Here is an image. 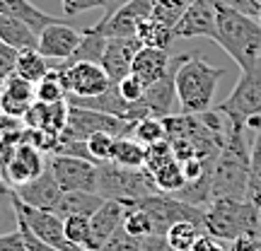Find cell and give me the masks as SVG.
<instances>
[{"label":"cell","mask_w":261,"mask_h":251,"mask_svg":"<svg viewBox=\"0 0 261 251\" xmlns=\"http://www.w3.org/2000/svg\"><path fill=\"white\" fill-rule=\"evenodd\" d=\"M249 167H252V145L247 140V123L230 119L225 143L213 167L211 196L244 201L249 184Z\"/></svg>","instance_id":"obj_1"},{"label":"cell","mask_w":261,"mask_h":251,"mask_svg":"<svg viewBox=\"0 0 261 251\" xmlns=\"http://www.w3.org/2000/svg\"><path fill=\"white\" fill-rule=\"evenodd\" d=\"M218 39L215 44L232 58L237 68L247 73L261 61V22L256 17L230 10L215 0Z\"/></svg>","instance_id":"obj_2"},{"label":"cell","mask_w":261,"mask_h":251,"mask_svg":"<svg viewBox=\"0 0 261 251\" xmlns=\"http://www.w3.org/2000/svg\"><path fill=\"white\" fill-rule=\"evenodd\" d=\"M261 208L240 198H213L203 210V230L220 242L261 232Z\"/></svg>","instance_id":"obj_3"},{"label":"cell","mask_w":261,"mask_h":251,"mask_svg":"<svg viewBox=\"0 0 261 251\" xmlns=\"http://www.w3.org/2000/svg\"><path fill=\"white\" fill-rule=\"evenodd\" d=\"M220 77H225V68H215L198 56H187L177 70V99L181 114L196 116L211 111Z\"/></svg>","instance_id":"obj_4"},{"label":"cell","mask_w":261,"mask_h":251,"mask_svg":"<svg viewBox=\"0 0 261 251\" xmlns=\"http://www.w3.org/2000/svg\"><path fill=\"white\" fill-rule=\"evenodd\" d=\"M97 193L102 198H112V201L130 205L160 191L145 169H126L114 162H104L99 164V191Z\"/></svg>","instance_id":"obj_5"},{"label":"cell","mask_w":261,"mask_h":251,"mask_svg":"<svg viewBox=\"0 0 261 251\" xmlns=\"http://www.w3.org/2000/svg\"><path fill=\"white\" fill-rule=\"evenodd\" d=\"M184 61H187V53L172 58L167 75L162 80H158L155 85L145 87V94L140 97V102L130 104L128 111L130 123H138L140 119H148V116H152V119L172 116V106H174V99H177V70Z\"/></svg>","instance_id":"obj_6"},{"label":"cell","mask_w":261,"mask_h":251,"mask_svg":"<svg viewBox=\"0 0 261 251\" xmlns=\"http://www.w3.org/2000/svg\"><path fill=\"white\" fill-rule=\"evenodd\" d=\"M130 205L148 213V217L152 220V227H155V234H160V237H165L169 232V227L177 222H196L203 227V208L189 205L169 193H152Z\"/></svg>","instance_id":"obj_7"},{"label":"cell","mask_w":261,"mask_h":251,"mask_svg":"<svg viewBox=\"0 0 261 251\" xmlns=\"http://www.w3.org/2000/svg\"><path fill=\"white\" fill-rule=\"evenodd\" d=\"M136 123H128L123 119L109 116L102 111H92V109H83V106H70L68 104V126L61 133L58 143H68V140H87L94 133H112L114 138H126L130 135Z\"/></svg>","instance_id":"obj_8"},{"label":"cell","mask_w":261,"mask_h":251,"mask_svg":"<svg viewBox=\"0 0 261 251\" xmlns=\"http://www.w3.org/2000/svg\"><path fill=\"white\" fill-rule=\"evenodd\" d=\"M12 213H15V220L27 225L29 232L34 234L37 239H41L44 244H48V246H54V249H58V251H73L75 249L73 244L68 242V237H65V225L56 213H51V210H39V208H32V205L22 203L17 198V193H12Z\"/></svg>","instance_id":"obj_9"},{"label":"cell","mask_w":261,"mask_h":251,"mask_svg":"<svg viewBox=\"0 0 261 251\" xmlns=\"http://www.w3.org/2000/svg\"><path fill=\"white\" fill-rule=\"evenodd\" d=\"M218 111L225 114L232 121L247 123L252 116H261V61L252 70L240 75L230 97L225 99Z\"/></svg>","instance_id":"obj_10"},{"label":"cell","mask_w":261,"mask_h":251,"mask_svg":"<svg viewBox=\"0 0 261 251\" xmlns=\"http://www.w3.org/2000/svg\"><path fill=\"white\" fill-rule=\"evenodd\" d=\"M48 169L54 172V177H56L58 186L63 188V193H70V191L97 193L99 191V164H94L90 159L51 155Z\"/></svg>","instance_id":"obj_11"},{"label":"cell","mask_w":261,"mask_h":251,"mask_svg":"<svg viewBox=\"0 0 261 251\" xmlns=\"http://www.w3.org/2000/svg\"><path fill=\"white\" fill-rule=\"evenodd\" d=\"M61 73H63V87L68 97H99L109 92L114 82L104 73L99 63H68L63 61Z\"/></svg>","instance_id":"obj_12"},{"label":"cell","mask_w":261,"mask_h":251,"mask_svg":"<svg viewBox=\"0 0 261 251\" xmlns=\"http://www.w3.org/2000/svg\"><path fill=\"white\" fill-rule=\"evenodd\" d=\"M155 0H130L123 8H119L114 15L102 17L94 24V32L104 34L107 39L114 37H138V29L143 22H148L152 15Z\"/></svg>","instance_id":"obj_13"},{"label":"cell","mask_w":261,"mask_h":251,"mask_svg":"<svg viewBox=\"0 0 261 251\" xmlns=\"http://www.w3.org/2000/svg\"><path fill=\"white\" fill-rule=\"evenodd\" d=\"M46 152H41L39 148H34L32 143H19L17 150H15V155L10 159V164L0 174L3 179L8 181L12 188H19L29 184V181H34L37 177H41L44 172L48 169V162L44 159Z\"/></svg>","instance_id":"obj_14"},{"label":"cell","mask_w":261,"mask_h":251,"mask_svg":"<svg viewBox=\"0 0 261 251\" xmlns=\"http://www.w3.org/2000/svg\"><path fill=\"white\" fill-rule=\"evenodd\" d=\"M80 41H83V32L56 19L39 32L37 51L44 58H56L58 63H63V61H70V56L80 46Z\"/></svg>","instance_id":"obj_15"},{"label":"cell","mask_w":261,"mask_h":251,"mask_svg":"<svg viewBox=\"0 0 261 251\" xmlns=\"http://www.w3.org/2000/svg\"><path fill=\"white\" fill-rule=\"evenodd\" d=\"M218 39L215 0H194L174 27V39Z\"/></svg>","instance_id":"obj_16"},{"label":"cell","mask_w":261,"mask_h":251,"mask_svg":"<svg viewBox=\"0 0 261 251\" xmlns=\"http://www.w3.org/2000/svg\"><path fill=\"white\" fill-rule=\"evenodd\" d=\"M143 48V41L138 37H114L107 39V48L102 56V68L109 75L114 85H119L123 77H128L133 70V61Z\"/></svg>","instance_id":"obj_17"},{"label":"cell","mask_w":261,"mask_h":251,"mask_svg":"<svg viewBox=\"0 0 261 251\" xmlns=\"http://www.w3.org/2000/svg\"><path fill=\"white\" fill-rule=\"evenodd\" d=\"M37 102V85L19 77L17 73L10 75L3 82V94H0V114L10 119H24V114Z\"/></svg>","instance_id":"obj_18"},{"label":"cell","mask_w":261,"mask_h":251,"mask_svg":"<svg viewBox=\"0 0 261 251\" xmlns=\"http://www.w3.org/2000/svg\"><path fill=\"white\" fill-rule=\"evenodd\" d=\"M15 193L22 203L32 205V208H39V210H56V205L61 203V198H63V188L58 186L56 177H54V172L46 169L41 177H37L34 181H29L24 186L15 188Z\"/></svg>","instance_id":"obj_19"},{"label":"cell","mask_w":261,"mask_h":251,"mask_svg":"<svg viewBox=\"0 0 261 251\" xmlns=\"http://www.w3.org/2000/svg\"><path fill=\"white\" fill-rule=\"evenodd\" d=\"M22 123H24L27 128L44 130L48 135L61 138V133H63L65 126H68V102H58V104L34 102L32 109L24 114Z\"/></svg>","instance_id":"obj_20"},{"label":"cell","mask_w":261,"mask_h":251,"mask_svg":"<svg viewBox=\"0 0 261 251\" xmlns=\"http://www.w3.org/2000/svg\"><path fill=\"white\" fill-rule=\"evenodd\" d=\"M172 58L174 56H169V51H165V48L143 46L138 51L136 61H133V70L130 73L136 75L145 87H150V85H155L158 80H162L167 75L169 65H172Z\"/></svg>","instance_id":"obj_21"},{"label":"cell","mask_w":261,"mask_h":251,"mask_svg":"<svg viewBox=\"0 0 261 251\" xmlns=\"http://www.w3.org/2000/svg\"><path fill=\"white\" fill-rule=\"evenodd\" d=\"M126 210H128V205H126V203L107 198V201L99 205V210H97V213L90 217L94 239H97V244H99V251H102V246L107 244V239H109V237H112L116 230H121V227H123Z\"/></svg>","instance_id":"obj_22"},{"label":"cell","mask_w":261,"mask_h":251,"mask_svg":"<svg viewBox=\"0 0 261 251\" xmlns=\"http://www.w3.org/2000/svg\"><path fill=\"white\" fill-rule=\"evenodd\" d=\"M0 15L24 22L37 37L44 27H48L51 22H56V17L46 15L44 10H39L37 5H32L29 0H0Z\"/></svg>","instance_id":"obj_23"},{"label":"cell","mask_w":261,"mask_h":251,"mask_svg":"<svg viewBox=\"0 0 261 251\" xmlns=\"http://www.w3.org/2000/svg\"><path fill=\"white\" fill-rule=\"evenodd\" d=\"M107 198H102L99 193H87V191H70V193H63L61 203L56 205L54 213L65 220V217H73V215H85V217H92L99 205L104 203Z\"/></svg>","instance_id":"obj_24"},{"label":"cell","mask_w":261,"mask_h":251,"mask_svg":"<svg viewBox=\"0 0 261 251\" xmlns=\"http://www.w3.org/2000/svg\"><path fill=\"white\" fill-rule=\"evenodd\" d=\"M145 157H148V148L138 143L136 138H116L112 150V162L119 164V167L126 169H143L145 167Z\"/></svg>","instance_id":"obj_25"},{"label":"cell","mask_w":261,"mask_h":251,"mask_svg":"<svg viewBox=\"0 0 261 251\" xmlns=\"http://www.w3.org/2000/svg\"><path fill=\"white\" fill-rule=\"evenodd\" d=\"M0 39L8 41L10 46L19 48V51H24V48H37V34H34L24 22L5 17V15H0Z\"/></svg>","instance_id":"obj_26"},{"label":"cell","mask_w":261,"mask_h":251,"mask_svg":"<svg viewBox=\"0 0 261 251\" xmlns=\"http://www.w3.org/2000/svg\"><path fill=\"white\" fill-rule=\"evenodd\" d=\"M63 225H65V237H68V242L73 244V246H77V249L99 251V244L94 239L90 217H85V215H73V217H65Z\"/></svg>","instance_id":"obj_27"},{"label":"cell","mask_w":261,"mask_h":251,"mask_svg":"<svg viewBox=\"0 0 261 251\" xmlns=\"http://www.w3.org/2000/svg\"><path fill=\"white\" fill-rule=\"evenodd\" d=\"M104 48H107V37L94 32L92 27L85 29L83 32V41L75 51L68 63H99L102 65V56H104Z\"/></svg>","instance_id":"obj_28"},{"label":"cell","mask_w":261,"mask_h":251,"mask_svg":"<svg viewBox=\"0 0 261 251\" xmlns=\"http://www.w3.org/2000/svg\"><path fill=\"white\" fill-rule=\"evenodd\" d=\"M51 70V65H48V58H44L39 53L37 48H24V51H19V58H17V70L15 73L19 77H24L29 82H41L46 73Z\"/></svg>","instance_id":"obj_29"},{"label":"cell","mask_w":261,"mask_h":251,"mask_svg":"<svg viewBox=\"0 0 261 251\" xmlns=\"http://www.w3.org/2000/svg\"><path fill=\"white\" fill-rule=\"evenodd\" d=\"M152 181L158 186L160 193H169L174 196L179 193L181 188L187 186V177H184V169H181V162L179 159H172L165 167H160L155 174H152Z\"/></svg>","instance_id":"obj_30"},{"label":"cell","mask_w":261,"mask_h":251,"mask_svg":"<svg viewBox=\"0 0 261 251\" xmlns=\"http://www.w3.org/2000/svg\"><path fill=\"white\" fill-rule=\"evenodd\" d=\"M65 99H68V94H65V87H63L61 65H51L46 77L41 82H37V102L58 104V102H65Z\"/></svg>","instance_id":"obj_31"},{"label":"cell","mask_w":261,"mask_h":251,"mask_svg":"<svg viewBox=\"0 0 261 251\" xmlns=\"http://www.w3.org/2000/svg\"><path fill=\"white\" fill-rule=\"evenodd\" d=\"M205 230L196 222H177L169 227V232L165 237H167V244L172 246V251H191L196 239Z\"/></svg>","instance_id":"obj_32"},{"label":"cell","mask_w":261,"mask_h":251,"mask_svg":"<svg viewBox=\"0 0 261 251\" xmlns=\"http://www.w3.org/2000/svg\"><path fill=\"white\" fill-rule=\"evenodd\" d=\"M191 3H194V0H155L150 19H152V22H160V24H165V27H169V29H174Z\"/></svg>","instance_id":"obj_33"},{"label":"cell","mask_w":261,"mask_h":251,"mask_svg":"<svg viewBox=\"0 0 261 251\" xmlns=\"http://www.w3.org/2000/svg\"><path fill=\"white\" fill-rule=\"evenodd\" d=\"M244 201L261 208V128L256 130L252 143V167H249V184H247Z\"/></svg>","instance_id":"obj_34"},{"label":"cell","mask_w":261,"mask_h":251,"mask_svg":"<svg viewBox=\"0 0 261 251\" xmlns=\"http://www.w3.org/2000/svg\"><path fill=\"white\" fill-rule=\"evenodd\" d=\"M138 39L143 41V46H152V48H165L167 51L172 46V41H174V29L165 27V24H160V22H143L138 29Z\"/></svg>","instance_id":"obj_35"},{"label":"cell","mask_w":261,"mask_h":251,"mask_svg":"<svg viewBox=\"0 0 261 251\" xmlns=\"http://www.w3.org/2000/svg\"><path fill=\"white\" fill-rule=\"evenodd\" d=\"M130 138H136L138 143H143L145 148L150 145H155V143H162V140H167V128H165V119H140L133 130H130Z\"/></svg>","instance_id":"obj_36"},{"label":"cell","mask_w":261,"mask_h":251,"mask_svg":"<svg viewBox=\"0 0 261 251\" xmlns=\"http://www.w3.org/2000/svg\"><path fill=\"white\" fill-rule=\"evenodd\" d=\"M123 230L138 239H145L150 234H155V227H152V220L148 217L145 210H140L136 205H128L126 210V217H123Z\"/></svg>","instance_id":"obj_37"},{"label":"cell","mask_w":261,"mask_h":251,"mask_svg":"<svg viewBox=\"0 0 261 251\" xmlns=\"http://www.w3.org/2000/svg\"><path fill=\"white\" fill-rule=\"evenodd\" d=\"M114 138L112 133H94L87 138V150H90V157L94 164H104V162H112V150H114Z\"/></svg>","instance_id":"obj_38"},{"label":"cell","mask_w":261,"mask_h":251,"mask_svg":"<svg viewBox=\"0 0 261 251\" xmlns=\"http://www.w3.org/2000/svg\"><path fill=\"white\" fill-rule=\"evenodd\" d=\"M174 157V150L169 145V140H162V143H155V145H150L148 148V157H145V172H148L150 177L158 172L160 167H165L167 162H172Z\"/></svg>","instance_id":"obj_39"},{"label":"cell","mask_w":261,"mask_h":251,"mask_svg":"<svg viewBox=\"0 0 261 251\" xmlns=\"http://www.w3.org/2000/svg\"><path fill=\"white\" fill-rule=\"evenodd\" d=\"M102 251H143V239L128 234L126 230H116V232L107 239V244L102 246Z\"/></svg>","instance_id":"obj_40"},{"label":"cell","mask_w":261,"mask_h":251,"mask_svg":"<svg viewBox=\"0 0 261 251\" xmlns=\"http://www.w3.org/2000/svg\"><path fill=\"white\" fill-rule=\"evenodd\" d=\"M17 58H19V48L10 46L8 41L0 39V82H5L10 75H15V70H17Z\"/></svg>","instance_id":"obj_41"},{"label":"cell","mask_w":261,"mask_h":251,"mask_svg":"<svg viewBox=\"0 0 261 251\" xmlns=\"http://www.w3.org/2000/svg\"><path fill=\"white\" fill-rule=\"evenodd\" d=\"M61 8L68 17H75V15L87 12V10H107L109 0H61Z\"/></svg>","instance_id":"obj_42"},{"label":"cell","mask_w":261,"mask_h":251,"mask_svg":"<svg viewBox=\"0 0 261 251\" xmlns=\"http://www.w3.org/2000/svg\"><path fill=\"white\" fill-rule=\"evenodd\" d=\"M119 92H121V97L128 104H136V102H140V97L145 94V85H143L136 75L130 73L128 77H123L121 82H119Z\"/></svg>","instance_id":"obj_43"},{"label":"cell","mask_w":261,"mask_h":251,"mask_svg":"<svg viewBox=\"0 0 261 251\" xmlns=\"http://www.w3.org/2000/svg\"><path fill=\"white\" fill-rule=\"evenodd\" d=\"M218 3L230 10H237V12H242V15H249V17L259 19L261 0H218Z\"/></svg>","instance_id":"obj_44"},{"label":"cell","mask_w":261,"mask_h":251,"mask_svg":"<svg viewBox=\"0 0 261 251\" xmlns=\"http://www.w3.org/2000/svg\"><path fill=\"white\" fill-rule=\"evenodd\" d=\"M0 251H27V244H24V234L22 230H15V232L0 234Z\"/></svg>","instance_id":"obj_45"},{"label":"cell","mask_w":261,"mask_h":251,"mask_svg":"<svg viewBox=\"0 0 261 251\" xmlns=\"http://www.w3.org/2000/svg\"><path fill=\"white\" fill-rule=\"evenodd\" d=\"M227 251H261V234H242L230 242Z\"/></svg>","instance_id":"obj_46"},{"label":"cell","mask_w":261,"mask_h":251,"mask_svg":"<svg viewBox=\"0 0 261 251\" xmlns=\"http://www.w3.org/2000/svg\"><path fill=\"white\" fill-rule=\"evenodd\" d=\"M15 225H17L19 230H22V234H24V244H27V251H58L54 249V246H48V244H44L41 239H37L34 234L29 232V227L24 222H19V220H15Z\"/></svg>","instance_id":"obj_47"},{"label":"cell","mask_w":261,"mask_h":251,"mask_svg":"<svg viewBox=\"0 0 261 251\" xmlns=\"http://www.w3.org/2000/svg\"><path fill=\"white\" fill-rule=\"evenodd\" d=\"M191 251H227L223 246V242L220 239H215V237H211V234H201L198 239H196V244H194V249Z\"/></svg>","instance_id":"obj_48"},{"label":"cell","mask_w":261,"mask_h":251,"mask_svg":"<svg viewBox=\"0 0 261 251\" xmlns=\"http://www.w3.org/2000/svg\"><path fill=\"white\" fill-rule=\"evenodd\" d=\"M12 193H15V188L10 186L8 181L3 179V174H0V220H3V213L8 208H12Z\"/></svg>","instance_id":"obj_49"},{"label":"cell","mask_w":261,"mask_h":251,"mask_svg":"<svg viewBox=\"0 0 261 251\" xmlns=\"http://www.w3.org/2000/svg\"><path fill=\"white\" fill-rule=\"evenodd\" d=\"M143 251H172V246L167 244V237L150 234V237L143 239Z\"/></svg>","instance_id":"obj_50"},{"label":"cell","mask_w":261,"mask_h":251,"mask_svg":"<svg viewBox=\"0 0 261 251\" xmlns=\"http://www.w3.org/2000/svg\"><path fill=\"white\" fill-rule=\"evenodd\" d=\"M19 126H24V123L19 121V119H10V116H3V114H0V138H3L8 130L19 128Z\"/></svg>","instance_id":"obj_51"},{"label":"cell","mask_w":261,"mask_h":251,"mask_svg":"<svg viewBox=\"0 0 261 251\" xmlns=\"http://www.w3.org/2000/svg\"><path fill=\"white\" fill-rule=\"evenodd\" d=\"M126 3H130V0H109V8H107V12H104V17H109V15H114L119 8H123Z\"/></svg>","instance_id":"obj_52"},{"label":"cell","mask_w":261,"mask_h":251,"mask_svg":"<svg viewBox=\"0 0 261 251\" xmlns=\"http://www.w3.org/2000/svg\"><path fill=\"white\" fill-rule=\"evenodd\" d=\"M73 251H90V249H77V246H75V249Z\"/></svg>","instance_id":"obj_53"},{"label":"cell","mask_w":261,"mask_h":251,"mask_svg":"<svg viewBox=\"0 0 261 251\" xmlns=\"http://www.w3.org/2000/svg\"><path fill=\"white\" fill-rule=\"evenodd\" d=\"M0 94H3V82H0Z\"/></svg>","instance_id":"obj_54"},{"label":"cell","mask_w":261,"mask_h":251,"mask_svg":"<svg viewBox=\"0 0 261 251\" xmlns=\"http://www.w3.org/2000/svg\"><path fill=\"white\" fill-rule=\"evenodd\" d=\"M259 22H261V12H259Z\"/></svg>","instance_id":"obj_55"},{"label":"cell","mask_w":261,"mask_h":251,"mask_svg":"<svg viewBox=\"0 0 261 251\" xmlns=\"http://www.w3.org/2000/svg\"><path fill=\"white\" fill-rule=\"evenodd\" d=\"M259 217H261V215H259Z\"/></svg>","instance_id":"obj_56"}]
</instances>
